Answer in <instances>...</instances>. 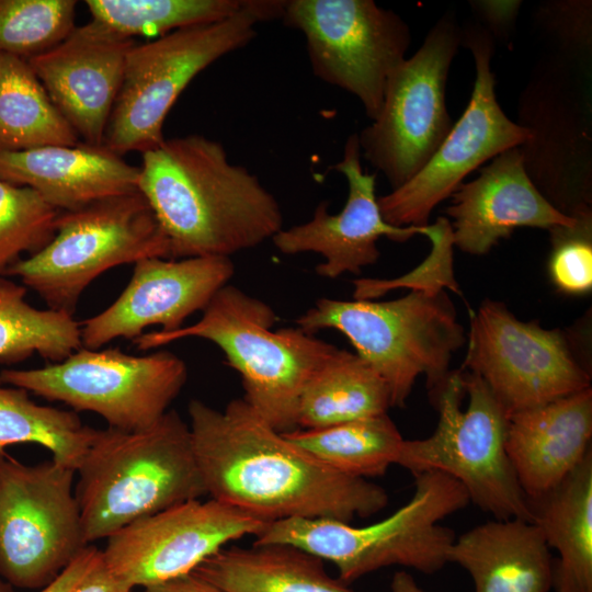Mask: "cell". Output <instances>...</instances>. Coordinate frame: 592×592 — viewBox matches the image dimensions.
<instances>
[{
    "label": "cell",
    "instance_id": "1",
    "mask_svg": "<svg viewBox=\"0 0 592 592\" xmlns=\"http://www.w3.org/2000/svg\"><path fill=\"white\" fill-rule=\"evenodd\" d=\"M195 459L212 499L266 523L331 519L350 523L388 504L386 490L323 464L271 428L248 403L187 406Z\"/></svg>",
    "mask_w": 592,
    "mask_h": 592
},
{
    "label": "cell",
    "instance_id": "2",
    "mask_svg": "<svg viewBox=\"0 0 592 592\" xmlns=\"http://www.w3.org/2000/svg\"><path fill=\"white\" fill-rule=\"evenodd\" d=\"M138 191L148 202L171 259L227 257L283 229L276 197L217 140L191 134L141 153Z\"/></svg>",
    "mask_w": 592,
    "mask_h": 592
},
{
    "label": "cell",
    "instance_id": "3",
    "mask_svg": "<svg viewBox=\"0 0 592 592\" xmlns=\"http://www.w3.org/2000/svg\"><path fill=\"white\" fill-rule=\"evenodd\" d=\"M76 473L88 545L138 519L207 494L189 424L175 410L140 431L96 430Z\"/></svg>",
    "mask_w": 592,
    "mask_h": 592
},
{
    "label": "cell",
    "instance_id": "4",
    "mask_svg": "<svg viewBox=\"0 0 592 592\" xmlns=\"http://www.w3.org/2000/svg\"><path fill=\"white\" fill-rule=\"evenodd\" d=\"M277 317L266 303L227 284L200 320L178 330L143 333L134 345L146 351L200 338L216 344L241 377L243 399L274 430H296L300 396L337 346L300 328H272Z\"/></svg>",
    "mask_w": 592,
    "mask_h": 592
},
{
    "label": "cell",
    "instance_id": "5",
    "mask_svg": "<svg viewBox=\"0 0 592 592\" xmlns=\"http://www.w3.org/2000/svg\"><path fill=\"white\" fill-rule=\"evenodd\" d=\"M469 502L457 480L439 471H424L414 475L409 501L386 519L365 526L331 519H285L266 523L253 545H291L328 560L344 584L389 566L430 574L448 562L447 554L456 538L440 522Z\"/></svg>",
    "mask_w": 592,
    "mask_h": 592
},
{
    "label": "cell",
    "instance_id": "6",
    "mask_svg": "<svg viewBox=\"0 0 592 592\" xmlns=\"http://www.w3.org/2000/svg\"><path fill=\"white\" fill-rule=\"evenodd\" d=\"M314 334L322 329L343 333L356 353L385 382L391 407H405L419 376L430 399L444 386L453 355L467 334L445 291H411L385 301L320 298L296 319Z\"/></svg>",
    "mask_w": 592,
    "mask_h": 592
},
{
    "label": "cell",
    "instance_id": "7",
    "mask_svg": "<svg viewBox=\"0 0 592 592\" xmlns=\"http://www.w3.org/2000/svg\"><path fill=\"white\" fill-rule=\"evenodd\" d=\"M284 3L247 0L242 9L221 21L136 43L127 55L103 146L121 157L158 147L166 139V117L191 81L216 60L253 41L259 23L281 19Z\"/></svg>",
    "mask_w": 592,
    "mask_h": 592
},
{
    "label": "cell",
    "instance_id": "8",
    "mask_svg": "<svg viewBox=\"0 0 592 592\" xmlns=\"http://www.w3.org/2000/svg\"><path fill=\"white\" fill-rule=\"evenodd\" d=\"M431 402L439 414L434 432L405 440L396 464L413 476L439 471L454 478L469 501L494 519L533 522L505 449L509 415L487 385L455 369Z\"/></svg>",
    "mask_w": 592,
    "mask_h": 592
},
{
    "label": "cell",
    "instance_id": "9",
    "mask_svg": "<svg viewBox=\"0 0 592 592\" xmlns=\"http://www.w3.org/2000/svg\"><path fill=\"white\" fill-rule=\"evenodd\" d=\"M527 139L519 146L542 195L571 218L592 213L591 52L555 49L519 101Z\"/></svg>",
    "mask_w": 592,
    "mask_h": 592
},
{
    "label": "cell",
    "instance_id": "10",
    "mask_svg": "<svg viewBox=\"0 0 592 592\" xmlns=\"http://www.w3.org/2000/svg\"><path fill=\"white\" fill-rule=\"evenodd\" d=\"M150 257L171 259L170 246L148 202L135 191L60 212L53 239L4 276L19 277L49 309L73 316L98 276Z\"/></svg>",
    "mask_w": 592,
    "mask_h": 592
},
{
    "label": "cell",
    "instance_id": "11",
    "mask_svg": "<svg viewBox=\"0 0 592 592\" xmlns=\"http://www.w3.org/2000/svg\"><path fill=\"white\" fill-rule=\"evenodd\" d=\"M186 379L184 361L169 351L132 355L118 348H80L44 367L0 372L1 385L64 402L75 412H94L110 428L127 432L158 422Z\"/></svg>",
    "mask_w": 592,
    "mask_h": 592
},
{
    "label": "cell",
    "instance_id": "12",
    "mask_svg": "<svg viewBox=\"0 0 592 592\" xmlns=\"http://www.w3.org/2000/svg\"><path fill=\"white\" fill-rule=\"evenodd\" d=\"M462 34L455 18L443 15L392 72L379 114L357 134L362 158L385 175L391 191L428 163L453 127L445 87Z\"/></svg>",
    "mask_w": 592,
    "mask_h": 592
},
{
    "label": "cell",
    "instance_id": "13",
    "mask_svg": "<svg viewBox=\"0 0 592 592\" xmlns=\"http://www.w3.org/2000/svg\"><path fill=\"white\" fill-rule=\"evenodd\" d=\"M76 470L53 458L0 462V576L43 589L88 545L75 493Z\"/></svg>",
    "mask_w": 592,
    "mask_h": 592
},
{
    "label": "cell",
    "instance_id": "14",
    "mask_svg": "<svg viewBox=\"0 0 592 592\" xmlns=\"http://www.w3.org/2000/svg\"><path fill=\"white\" fill-rule=\"evenodd\" d=\"M281 20L304 35L314 76L353 94L374 121L406 59L407 23L372 0H285Z\"/></svg>",
    "mask_w": 592,
    "mask_h": 592
},
{
    "label": "cell",
    "instance_id": "15",
    "mask_svg": "<svg viewBox=\"0 0 592 592\" xmlns=\"http://www.w3.org/2000/svg\"><path fill=\"white\" fill-rule=\"evenodd\" d=\"M462 368L477 375L508 415L591 387V372L566 332L517 319L486 299L470 312Z\"/></svg>",
    "mask_w": 592,
    "mask_h": 592
},
{
    "label": "cell",
    "instance_id": "16",
    "mask_svg": "<svg viewBox=\"0 0 592 592\" xmlns=\"http://www.w3.org/2000/svg\"><path fill=\"white\" fill-rule=\"evenodd\" d=\"M462 43L471 52L476 69L469 103L428 163L407 183L377 197L391 226L429 225L435 206L452 196L470 172L528 137L527 129L510 119L497 101L491 34L471 25L463 31Z\"/></svg>",
    "mask_w": 592,
    "mask_h": 592
},
{
    "label": "cell",
    "instance_id": "17",
    "mask_svg": "<svg viewBox=\"0 0 592 592\" xmlns=\"http://www.w3.org/2000/svg\"><path fill=\"white\" fill-rule=\"evenodd\" d=\"M265 524L212 498L189 500L115 532L102 557L117 577L146 589L192 573L228 543L255 536Z\"/></svg>",
    "mask_w": 592,
    "mask_h": 592
},
{
    "label": "cell",
    "instance_id": "18",
    "mask_svg": "<svg viewBox=\"0 0 592 592\" xmlns=\"http://www.w3.org/2000/svg\"><path fill=\"white\" fill-rule=\"evenodd\" d=\"M235 273L227 257L145 258L134 263L132 278L103 311L80 323L82 348L99 350L123 338L135 340L148 327L163 332L183 327L203 311Z\"/></svg>",
    "mask_w": 592,
    "mask_h": 592
},
{
    "label": "cell",
    "instance_id": "19",
    "mask_svg": "<svg viewBox=\"0 0 592 592\" xmlns=\"http://www.w3.org/2000/svg\"><path fill=\"white\" fill-rule=\"evenodd\" d=\"M361 159L357 134H352L345 141L342 159L331 167L348 183L342 210L329 214L327 202H321L311 219L283 228L272 238L275 248L284 254H320L325 261L316 266V272L321 277L360 274L364 266L376 263L380 237L405 242L415 235L425 236L428 225L396 227L384 219L375 193L376 172H365Z\"/></svg>",
    "mask_w": 592,
    "mask_h": 592
},
{
    "label": "cell",
    "instance_id": "20",
    "mask_svg": "<svg viewBox=\"0 0 592 592\" xmlns=\"http://www.w3.org/2000/svg\"><path fill=\"white\" fill-rule=\"evenodd\" d=\"M136 41L101 22L76 26L58 45L27 60L50 100L84 144L102 146Z\"/></svg>",
    "mask_w": 592,
    "mask_h": 592
},
{
    "label": "cell",
    "instance_id": "21",
    "mask_svg": "<svg viewBox=\"0 0 592 592\" xmlns=\"http://www.w3.org/2000/svg\"><path fill=\"white\" fill-rule=\"evenodd\" d=\"M453 242L460 251L482 255L515 228L550 230L572 226L574 218L557 210L527 175L520 147L508 149L464 182L445 210Z\"/></svg>",
    "mask_w": 592,
    "mask_h": 592
},
{
    "label": "cell",
    "instance_id": "22",
    "mask_svg": "<svg viewBox=\"0 0 592 592\" xmlns=\"http://www.w3.org/2000/svg\"><path fill=\"white\" fill-rule=\"evenodd\" d=\"M592 389L509 415L505 449L527 500L565 479L591 451Z\"/></svg>",
    "mask_w": 592,
    "mask_h": 592
},
{
    "label": "cell",
    "instance_id": "23",
    "mask_svg": "<svg viewBox=\"0 0 592 592\" xmlns=\"http://www.w3.org/2000/svg\"><path fill=\"white\" fill-rule=\"evenodd\" d=\"M139 167L102 146L79 143L0 150V179L36 191L60 212L138 191Z\"/></svg>",
    "mask_w": 592,
    "mask_h": 592
},
{
    "label": "cell",
    "instance_id": "24",
    "mask_svg": "<svg viewBox=\"0 0 592 592\" xmlns=\"http://www.w3.org/2000/svg\"><path fill=\"white\" fill-rule=\"evenodd\" d=\"M447 561L470 576L474 592H549L553 560L538 528L521 519L493 520L456 537Z\"/></svg>",
    "mask_w": 592,
    "mask_h": 592
},
{
    "label": "cell",
    "instance_id": "25",
    "mask_svg": "<svg viewBox=\"0 0 592 592\" xmlns=\"http://www.w3.org/2000/svg\"><path fill=\"white\" fill-rule=\"evenodd\" d=\"M532 521L558 559L556 592H592V451L557 486L528 500Z\"/></svg>",
    "mask_w": 592,
    "mask_h": 592
},
{
    "label": "cell",
    "instance_id": "26",
    "mask_svg": "<svg viewBox=\"0 0 592 592\" xmlns=\"http://www.w3.org/2000/svg\"><path fill=\"white\" fill-rule=\"evenodd\" d=\"M192 573L225 592H353L321 559L283 544L224 547Z\"/></svg>",
    "mask_w": 592,
    "mask_h": 592
},
{
    "label": "cell",
    "instance_id": "27",
    "mask_svg": "<svg viewBox=\"0 0 592 592\" xmlns=\"http://www.w3.org/2000/svg\"><path fill=\"white\" fill-rule=\"evenodd\" d=\"M383 378L357 354L338 349L316 371L298 403L297 429H318L387 413Z\"/></svg>",
    "mask_w": 592,
    "mask_h": 592
},
{
    "label": "cell",
    "instance_id": "28",
    "mask_svg": "<svg viewBox=\"0 0 592 592\" xmlns=\"http://www.w3.org/2000/svg\"><path fill=\"white\" fill-rule=\"evenodd\" d=\"M77 144L78 135L27 60L0 54V150Z\"/></svg>",
    "mask_w": 592,
    "mask_h": 592
},
{
    "label": "cell",
    "instance_id": "29",
    "mask_svg": "<svg viewBox=\"0 0 592 592\" xmlns=\"http://www.w3.org/2000/svg\"><path fill=\"white\" fill-rule=\"evenodd\" d=\"M284 435L329 467L364 479L396 464L405 441L387 413Z\"/></svg>",
    "mask_w": 592,
    "mask_h": 592
},
{
    "label": "cell",
    "instance_id": "30",
    "mask_svg": "<svg viewBox=\"0 0 592 592\" xmlns=\"http://www.w3.org/2000/svg\"><path fill=\"white\" fill-rule=\"evenodd\" d=\"M26 291L0 276V363H19L34 354L58 363L82 348L80 322L67 312L31 306Z\"/></svg>",
    "mask_w": 592,
    "mask_h": 592
},
{
    "label": "cell",
    "instance_id": "31",
    "mask_svg": "<svg viewBox=\"0 0 592 592\" xmlns=\"http://www.w3.org/2000/svg\"><path fill=\"white\" fill-rule=\"evenodd\" d=\"M95 433L77 412L38 405L25 389L0 384V449L34 443L48 449L55 462L77 470Z\"/></svg>",
    "mask_w": 592,
    "mask_h": 592
},
{
    "label": "cell",
    "instance_id": "32",
    "mask_svg": "<svg viewBox=\"0 0 592 592\" xmlns=\"http://www.w3.org/2000/svg\"><path fill=\"white\" fill-rule=\"evenodd\" d=\"M247 0H87L92 20L115 32L135 36L166 35L173 31L227 19Z\"/></svg>",
    "mask_w": 592,
    "mask_h": 592
},
{
    "label": "cell",
    "instance_id": "33",
    "mask_svg": "<svg viewBox=\"0 0 592 592\" xmlns=\"http://www.w3.org/2000/svg\"><path fill=\"white\" fill-rule=\"evenodd\" d=\"M73 0H0V54L29 60L76 27Z\"/></svg>",
    "mask_w": 592,
    "mask_h": 592
},
{
    "label": "cell",
    "instance_id": "34",
    "mask_svg": "<svg viewBox=\"0 0 592 592\" xmlns=\"http://www.w3.org/2000/svg\"><path fill=\"white\" fill-rule=\"evenodd\" d=\"M59 213L31 187L0 179V276L53 239Z\"/></svg>",
    "mask_w": 592,
    "mask_h": 592
},
{
    "label": "cell",
    "instance_id": "35",
    "mask_svg": "<svg viewBox=\"0 0 592 592\" xmlns=\"http://www.w3.org/2000/svg\"><path fill=\"white\" fill-rule=\"evenodd\" d=\"M425 237L431 241V251L418 267L396 278H356L353 281V298L373 300L398 288L426 293L448 288L460 294L453 272L454 242L449 220L437 217L426 226Z\"/></svg>",
    "mask_w": 592,
    "mask_h": 592
},
{
    "label": "cell",
    "instance_id": "36",
    "mask_svg": "<svg viewBox=\"0 0 592 592\" xmlns=\"http://www.w3.org/2000/svg\"><path fill=\"white\" fill-rule=\"evenodd\" d=\"M572 226L551 228L548 273L556 288L569 295L592 288V213L573 217Z\"/></svg>",
    "mask_w": 592,
    "mask_h": 592
},
{
    "label": "cell",
    "instance_id": "37",
    "mask_svg": "<svg viewBox=\"0 0 592 592\" xmlns=\"http://www.w3.org/2000/svg\"><path fill=\"white\" fill-rule=\"evenodd\" d=\"M591 9L587 0L550 1L538 8L536 21L555 49L591 52Z\"/></svg>",
    "mask_w": 592,
    "mask_h": 592
},
{
    "label": "cell",
    "instance_id": "38",
    "mask_svg": "<svg viewBox=\"0 0 592 592\" xmlns=\"http://www.w3.org/2000/svg\"><path fill=\"white\" fill-rule=\"evenodd\" d=\"M475 12L485 21V27L490 34L502 41H508L514 30L521 1H470Z\"/></svg>",
    "mask_w": 592,
    "mask_h": 592
},
{
    "label": "cell",
    "instance_id": "39",
    "mask_svg": "<svg viewBox=\"0 0 592 592\" xmlns=\"http://www.w3.org/2000/svg\"><path fill=\"white\" fill-rule=\"evenodd\" d=\"M101 557V550L94 545H87L76 558L39 592H71L94 567Z\"/></svg>",
    "mask_w": 592,
    "mask_h": 592
},
{
    "label": "cell",
    "instance_id": "40",
    "mask_svg": "<svg viewBox=\"0 0 592 592\" xmlns=\"http://www.w3.org/2000/svg\"><path fill=\"white\" fill-rule=\"evenodd\" d=\"M71 592H133V587L110 570L101 550L98 562Z\"/></svg>",
    "mask_w": 592,
    "mask_h": 592
},
{
    "label": "cell",
    "instance_id": "41",
    "mask_svg": "<svg viewBox=\"0 0 592 592\" xmlns=\"http://www.w3.org/2000/svg\"><path fill=\"white\" fill-rule=\"evenodd\" d=\"M144 592H225L209 582L194 576L185 574L170 581L151 585Z\"/></svg>",
    "mask_w": 592,
    "mask_h": 592
},
{
    "label": "cell",
    "instance_id": "42",
    "mask_svg": "<svg viewBox=\"0 0 592 592\" xmlns=\"http://www.w3.org/2000/svg\"><path fill=\"white\" fill-rule=\"evenodd\" d=\"M389 592H429L421 588L407 571H397L391 579Z\"/></svg>",
    "mask_w": 592,
    "mask_h": 592
},
{
    "label": "cell",
    "instance_id": "43",
    "mask_svg": "<svg viewBox=\"0 0 592 592\" xmlns=\"http://www.w3.org/2000/svg\"><path fill=\"white\" fill-rule=\"evenodd\" d=\"M7 453L4 449H0V462ZM0 592H14L13 587L5 582L3 579H0Z\"/></svg>",
    "mask_w": 592,
    "mask_h": 592
}]
</instances>
